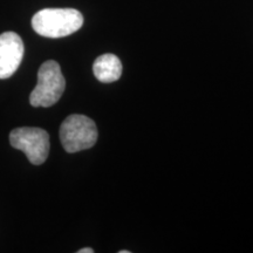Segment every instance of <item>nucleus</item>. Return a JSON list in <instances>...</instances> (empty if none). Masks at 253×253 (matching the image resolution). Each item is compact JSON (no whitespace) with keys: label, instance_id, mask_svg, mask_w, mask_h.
Returning <instances> with one entry per match:
<instances>
[{"label":"nucleus","instance_id":"nucleus-4","mask_svg":"<svg viewBox=\"0 0 253 253\" xmlns=\"http://www.w3.org/2000/svg\"><path fill=\"white\" fill-rule=\"evenodd\" d=\"M9 142L15 149L25 153L28 161L34 166H40L47 160L49 154V135L41 128L13 129L9 134Z\"/></svg>","mask_w":253,"mask_h":253},{"label":"nucleus","instance_id":"nucleus-2","mask_svg":"<svg viewBox=\"0 0 253 253\" xmlns=\"http://www.w3.org/2000/svg\"><path fill=\"white\" fill-rule=\"evenodd\" d=\"M66 88L59 63L54 60L43 62L38 72V84L30 95V102L33 107H50L62 96Z\"/></svg>","mask_w":253,"mask_h":253},{"label":"nucleus","instance_id":"nucleus-6","mask_svg":"<svg viewBox=\"0 0 253 253\" xmlns=\"http://www.w3.org/2000/svg\"><path fill=\"white\" fill-rule=\"evenodd\" d=\"M95 78L104 84L118 81L122 75V63L114 54H103L95 60L93 65Z\"/></svg>","mask_w":253,"mask_h":253},{"label":"nucleus","instance_id":"nucleus-5","mask_svg":"<svg viewBox=\"0 0 253 253\" xmlns=\"http://www.w3.org/2000/svg\"><path fill=\"white\" fill-rule=\"evenodd\" d=\"M24 42L14 32L0 34V79H8L20 66Z\"/></svg>","mask_w":253,"mask_h":253},{"label":"nucleus","instance_id":"nucleus-7","mask_svg":"<svg viewBox=\"0 0 253 253\" xmlns=\"http://www.w3.org/2000/svg\"><path fill=\"white\" fill-rule=\"evenodd\" d=\"M78 253H94V250L90 248H86V249H81L79 250Z\"/></svg>","mask_w":253,"mask_h":253},{"label":"nucleus","instance_id":"nucleus-1","mask_svg":"<svg viewBox=\"0 0 253 253\" xmlns=\"http://www.w3.org/2000/svg\"><path fill=\"white\" fill-rule=\"evenodd\" d=\"M84 17L74 8H45L34 14L32 27L46 38H63L79 31Z\"/></svg>","mask_w":253,"mask_h":253},{"label":"nucleus","instance_id":"nucleus-3","mask_svg":"<svg viewBox=\"0 0 253 253\" xmlns=\"http://www.w3.org/2000/svg\"><path fill=\"white\" fill-rule=\"evenodd\" d=\"M60 140L67 153L89 149L97 141L96 125L84 115L68 116L60 126Z\"/></svg>","mask_w":253,"mask_h":253},{"label":"nucleus","instance_id":"nucleus-8","mask_svg":"<svg viewBox=\"0 0 253 253\" xmlns=\"http://www.w3.org/2000/svg\"><path fill=\"white\" fill-rule=\"evenodd\" d=\"M130 251H126V250H122V251H120L119 253H129Z\"/></svg>","mask_w":253,"mask_h":253}]
</instances>
